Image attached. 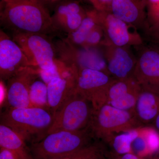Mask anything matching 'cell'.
<instances>
[{
  "instance_id": "1",
  "label": "cell",
  "mask_w": 159,
  "mask_h": 159,
  "mask_svg": "<svg viewBox=\"0 0 159 159\" xmlns=\"http://www.w3.org/2000/svg\"><path fill=\"white\" fill-rule=\"evenodd\" d=\"M2 5L1 25L12 34L48 35L56 32L52 16L42 0H10Z\"/></svg>"
},
{
  "instance_id": "2",
  "label": "cell",
  "mask_w": 159,
  "mask_h": 159,
  "mask_svg": "<svg viewBox=\"0 0 159 159\" xmlns=\"http://www.w3.org/2000/svg\"><path fill=\"white\" fill-rule=\"evenodd\" d=\"M53 119L52 113L45 109L9 107L2 114L1 124L11 129L26 142L31 141L34 143L47 135Z\"/></svg>"
},
{
  "instance_id": "3",
  "label": "cell",
  "mask_w": 159,
  "mask_h": 159,
  "mask_svg": "<svg viewBox=\"0 0 159 159\" xmlns=\"http://www.w3.org/2000/svg\"><path fill=\"white\" fill-rule=\"evenodd\" d=\"M92 137L89 126L78 131H58L32 143L30 148L34 159H50L82 149Z\"/></svg>"
},
{
  "instance_id": "4",
  "label": "cell",
  "mask_w": 159,
  "mask_h": 159,
  "mask_svg": "<svg viewBox=\"0 0 159 159\" xmlns=\"http://www.w3.org/2000/svg\"><path fill=\"white\" fill-rule=\"evenodd\" d=\"M142 126L135 110H122L106 103L94 111L89 128L93 136L108 139L116 134Z\"/></svg>"
},
{
  "instance_id": "5",
  "label": "cell",
  "mask_w": 159,
  "mask_h": 159,
  "mask_svg": "<svg viewBox=\"0 0 159 159\" xmlns=\"http://www.w3.org/2000/svg\"><path fill=\"white\" fill-rule=\"evenodd\" d=\"M94 111L91 102L75 92L54 115L47 135L58 131L85 129L89 125Z\"/></svg>"
},
{
  "instance_id": "6",
  "label": "cell",
  "mask_w": 159,
  "mask_h": 159,
  "mask_svg": "<svg viewBox=\"0 0 159 159\" xmlns=\"http://www.w3.org/2000/svg\"><path fill=\"white\" fill-rule=\"evenodd\" d=\"M11 38L23 50L30 66L39 71L51 68L57 58L54 43L48 35L15 33Z\"/></svg>"
},
{
  "instance_id": "7",
  "label": "cell",
  "mask_w": 159,
  "mask_h": 159,
  "mask_svg": "<svg viewBox=\"0 0 159 159\" xmlns=\"http://www.w3.org/2000/svg\"><path fill=\"white\" fill-rule=\"evenodd\" d=\"M54 43L57 57L69 66L75 68L77 71L89 69L107 73V63L95 48L74 46L65 38Z\"/></svg>"
},
{
  "instance_id": "8",
  "label": "cell",
  "mask_w": 159,
  "mask_h": 159,
  "mask_svg": "<svg viewBox=\"0 0 159 159\" xmlns=\"http://www.w3.org/2000/svg\"><path fill=\"white\" fill-rule=\"evenodd\" d=\"M115 80L103 71L89 69L79 70L75 92L90 101L96 111L107 103L109 88Z\"/></svg>"
},
{
  "instance_id": "9",
  "label": "cell",
  "mask_w": 159,
  "mask_h": 159,
  "mask_svg": "<svg viewBox=\"0 0 159 159\" xmlns=\"http://www.w3.org/2000/svg\"><path fill=\"white\" fill-rule=\"evenodd\" d=\"M38 77V70L28 66L21 69L7 80L6 96L9 107H32L29 91L32 83Z\"/></svg>"
},
{
  "instance_id": "10",
  "label": "cell",
  "mask_w": 159,
  "mask_h": 159,
  "mask_svg": "<svg viewBox=\"0 0 159 159\" xmlns=\"http://www.w3.org/2000/svg\"><path fill=\"white\" fill-rule=\"evenodd\" d=\"M31 66L19 45L3 29L0 30V77L7 81L21 69Z\"/></svg>"
},
{
  "instance_id": "11",
  "label": "cell",
  "mask_w": 159,
  "mask_h": 159,
  "mask_svg": "<svg viewBox=\"0 0 159 159\" xmlns=\"http://www.w3.org/2000/svg\"><path fill=\"white\" fill-rule=\"evenodd\" d=\"M134 77L142 88L159 93V47L147 49L141 55Z\"/></svg>"
},
{
  "instance_id": "12",
  "label": "cell",
  "mask_w": 159,
  "mask_h": 159,
  "mask_svg": "<svg viewBox=\"0 0 159 159\" xmlns=\"http://www.w3.org/2000/svg\"><path fill=\"white\" fill-rule=\"evenodd\" d=\"M77 72V69L72 67L47 84L49 109L53 116L75 93Z\"/></svg>"
},
{
  "instance_id": "13",
  "label": "cell",
  "mask_w": 159,
  "mask_h": 159,
  "mask_svg": "<svg viewBox=\"0 0 159 159\" xmlns=\"http://www.w3.org/2000/svg\"><path fill=\"white\" fill-rule=\"evenodd\" d=\"M99 11V24L105 28L107 33L114 45L123 47L130 40L127 23L114 16L108 11Z\"/></svg>"
},
{
  "instance_id": "14",
  "label": "cell",
  "mask_w": 159,
  "mask_h": 159,
  "mask_svg": "<svg viewBox=\"0 0 159 159\" xmlns=\"http://www.w3.org/2000/svg\"><path fill=\"white\" fill-rule=\"evenodd\" d=\"M135 111L143 126L152 124L159 114V93L141 87Z\"/></svg>"
},
{
  "instance_id": "15",
  "label": "cell",
  "mask_w": 159,
  "mask_h": 159,
  "mask_svg": "<svg viewBox=\"0 0 159 159\" xmlns=\"http://www.w3.org/2000/svg\"><path fill=\"white\" fill-rule=\"evenodd\" d=\"M136 66L132 56L123 47H117L107 63L109 73L117 80L134 78Z\"/></svg>"
},
{
  "instance_id": "16",
  "label": "cell",
  "mask_w": 159,
  "mask_h": 159,
  "mask_svg": "<svg viewBox=\"0 0 159 159\" xmlns=\"http://www.w3.org/2000/svg\"><path fill=\"white\" fill-rule=\"evenodd\" d=\"M0 148L10 151L21 159H34L25 141L11 129L1 123Z\"/></svg>"
},
{
  "instance_id": "17",
  "label": "cell",
  "mask_w": 159,
  "mask_h": 159,
  "mask_svg": "<svg viewBox=\"0 0 159 159\" xmlns=\"http://www.w3.org/2000/svg\"><path fill=\"white\" fill-rule=\"evenodd\" d=\"M144 3L140 0H112L110 10L116 17L127 24H133L142 16Z\"/></svg>"
},
{
  "instance_id": "18",
  "label": "cell",
  "mask_w": 159,
  "mask_h": 159,
  "mask_svg": "<svg viewBox=\"0 0 159 159\" xmlns=\"http://www.w3.org/2000/svg\"><path fill=\"white\" fill-rule=\"evenodd\" d=\"M99 23L98 10L95 9L86 11L85 17L78 29L67 34L66 37L65 39L72 44L83 48L88 35Z\"/></svg>"
},
{
  "instance_id": "19",
  "label": "cell",
  "mask_w": 159,
  "mask_h": 159,
  "mask_svg": "<svg viewBox=\"0 0 159 159\" xmlns=\"http://www.w3.org/2000/svg\"><path fill=\"white\" fill-rule=\"evenodd\" d=\"M29 99L33 107L45 109L50 111L48 100V86L41 80L36 79L32 83L29 91Z\"/></svg>"
},
{
  "instance_id": "20",
  "label": "cell",
  "mask_w": 159,
  "mask_h": 159,
  "mask_svg": "<svg viewBox=\"0 0 159 159\" xmlns=\"http://www.w3.org/2000/svg\"><path fill=\"white\" fill-rule=\"evenodd\" d=\"M84 11L85 10L76 0H61L57 3L54 14L51 16L54 29L58 23L70 15Z\"/></svg>"
},
{
  "instance_id": "21",
  "label": "cell",
  "mask_w": 159,
  "mask_h": 159,
  "mask_svg": "<svg viewBox=\"0 0 159 159\" xmlns=\"http://www.w3.org/2000/svg\"><path fill=\"white\" fill-rule=\"evenodd\" d=\"M139 128L115 134L110 139H113L114 149L118 153L125 154L130 151L132 142L139 136Z\"/></svg>"
},
{
  "instance_id": "22",
  "label": "cell",
  "mask_w": 159,
  "mask_h": 159,
  "mask_svg": "<svg viewBox=\"0 0 159 159\" xmlns=\"http://www.w3.org/2000/svg\"><path fill=\"white\" fill-rule=\"evenodd\" d=\"M72 67L69 66L57 58L51 68L45 70L39 71L41 80L48 84L52 80L64 75L70 70Z\"/></svg>"
},
{
  "instance_id": "23",
  "label": "cell",
  "mask_w": 159,
  "mask_h": 159,
  "mask_svg": "<svg viewBox=\"0 0 159 159\" xmlns=\"http://www.w3.org/2000/svg\"><path fill=\"white\" fill-rule=\"evenodd\" d=\"M102 28L99 23L95 26L88 35L83 48H95L100 43L102 36Z\"/></svg>"
},
{
  "instance_id": "24",
  "label": "cell",
  "mask_w": 159,
  "mask_h": 159,
  "mask_svg": "<svg viewBox=\"0 0 159 159\" xmlns=\"http://www.w3.org/2000/svg\"><path fill=\"white\" fill-rule=\"evenodd\" d=\"M94 157L92 148H82L72 153L50 159H92Z\"/></svg>"
},
{
  "instance_id": "25",
  "label": "cell",
  "mask_w": 159,
  "mask_h": 159,
  "mask_svg": "<svg viewBox=\"0 0 159 159\" xmlns=\"http://www.w3.org/2000/svg\"><path fill=\"white\" fill-rule=\"evenodd\" d=\"M148 13L155 31L159 27V0H147Z\"/></svg>"
},
{
  "instance_id": "26",
  "label": "cell",
  "mask_w": 159,
  "mask_h": 159,
  "mask_svg": "<svg viewBox=\"0 0 159 159\" xmlns=\"http://www.w3.org/2000/svg\"><path fill=\"white\" fill-rule=\"evenodd\" d=\"M139 134L138 137L132 142L134 149L137 152H141L146 150L148 148L147 143L144 136L140 129L139 128Z\"/></svg>"
},
{
  "instance_id": "27",
  "label": "cell",
  "mask_w": 159,
  "mask_h": 159,
  "mask_svg": "<svg viewBox=\"0 0 159 159\" xmlns=\"http://www.w3.org/2000/svg\"><path fill=\"white\" fill-rule=\"evenodd\" d=\"M98 11H108L112 0H89Z\"/></svg>"
},
{
  "instance_id": "28",
  "label": "cell",
  "mask_w": 159,
  "mask_h": 159,
  "mask_svg": "<svg viewBox=\"0 0 159 159\" xmlns=\"http://www.w3.org/2000/svg\"><path fill=\"white\" fill-rule=\"evenodd\" d=\"M0 159H21L13 152L5 148H0Z\"/></svg>"
},
{
  "instance_id": "29",
  "label": "cell",
  "mask_w": 159,
  "mask_h": 159,
  "mask_svg": "<svg viewBox=\"0 0 159 159\" xmlns=\"http://www.w3.org/2000/svg\"><path fill=\"white\" fill-rule=\"evenodd\" d=\"M152 126L159 133V114L152 122Z\"/></svg>"
},
{
  "instance_id": "30",
  "label": "cell",
  "mask_w": 159,
  "mask_h": 159,
  "mask_svg": "<svg viewBox=\"0 0 159 159\" xmlns=\"http://www.w3.org/2000/svg\"><path fill=\"white\" fill-rule=\"evenodd\" d=\"M121 159H139L135 156L130 153H127L123 156Z\"/></svg>"
},
{
  "instance_id": "31",
  "label": "cell",
  "mask_w": 159,
  "mask_h": 159,
  "mask_svg": "<svg viewBox=\"0 0 159 159\" xmlns=\"http://www.w3.org/2000/svg\"><path fill=\"white\" fill-rule=\"evenodd\" d=\"M42 1L46 4V6H48V5H51V4L58 2L61 0H42Z\"/></svg>"
},
{
  "instance_id": "32",
  "label": "cell",
  "mask_w": 159,
  "mask_h": 159,
  "mask_svg": "<svg viewBox=\"0 0 159 159\" xmlns=\"http://www.w3.org/2000/svg\"><path fill=\"white\" fill-rule=\"evenodd\" d=\"M9 1H10V0H1V4H3V3L7 2H9Z\"/></svg>"
},
{
  "instance_id": "33",
  "label": "cell",
  "mask_w": 159,
  "mask_h": 159,
  "mask_svg": "<svg viewBox=\"0 0 159 159\" xmlns=\"http://www.w3.org/2000/svg\"><path fill=\"white\" fill-rule=\"evenodd\" d=\"M156 31L157 32V33H159V27L158 28V29H157V30Z\"/></svg>"
}]
</instances>
